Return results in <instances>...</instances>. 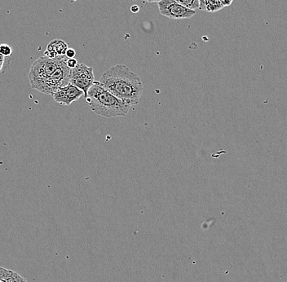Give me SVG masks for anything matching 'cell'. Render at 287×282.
Returning a JSON list of instances; mask_svg holds the SVG:
<instances>
[{
    "label": "cell",
    "mask_w": 287,
    "mask_h": 282,
    "mask_svg": "<svg viewBox=\"0 0 287 282\" xmlns=\"http://www.w3.org/2000/svg\"><path fill=\"white\" fill-rule=\"evenodd\" d=\"M65 56L49 58L40 57L33 63L29 80L33 89L46 95L53 96L60 87L70 83L71 70Z\"/></svg>",
    "instance_id": "6da1fadb"
},
{
    "label": "cell",
    "mask_w": 287,
    "mask_h": 282,
    "mask_svg": "<svg viewBox=\"0 0 287 282\" xmlns=\"http://www.w3.org/2000/svg\"><path fill=\"white\" fill-rule=\"evenodd\" d=\"M99 83L127 105L132 106L140 103L144 91L141 79L125 65L110 67L102 75Z\"/></svg>",
    "instance_id": "7a4b0ae2"
},
{
    "label": "cell",
    "mask_w": 287,
    "mask_h": 282,
    "mask_svg": "<svg viewBox=\"0 0 287 282\" xmlns=\"http://www.w3.org/2000/svg\"><path fill=\"white\" fill-rule=\"evenodd\" d=\"M85 98L94 113L109 119L124 117L131 107L102 87L99 82H95Z\"/></svg>",
    "instance_id": "3957f363"
},
{
    "label": "cell",
    "mask_w": 287,
    "mask_h": 282,
    "mask_svg": "<svg viewBox=\"0 0 287 282\" xmlns=\"http://www.w3.org/2000/svg\"><path fill=\"white\" fill-rule=\"evenodd\" d=\"M93 69L84 64H79L78 66L71 70L70 83L75 87L81 89L87 97L89 89L95 83Z\"/></svg>",
    "instance_id": "277c9868"
},
{
    "label": "cell",
    "mask_w": 287,
    "mask_h": 282,
    "mask_svg": "<svg viewBox=\"0 0 287 282\" xmlns=\"http://www.w3.org/2000/svg\"><path fill=\"white\" fill-rule=\"evenodd\" d=\"M158 5L162 16L174 20L191 18L196 14V11L185 8L176 0H162L158 3Z\"/></svg>",
    "instance_id": "5b68a950"
},
{
    "label": "cell",
    "mask_w": 287,
    "mask_h": 282,
    "mask_svg": "<svg viewBox=\"0 0 287 282\" xmlns=\"http://www.w3.org/2000/svg\"><path fill=\"white\" fill-rule=\"evenodd\" d=\"M83 96H84V92L82 91L81 89L69 83L65 87H60L53 94V97L55 101L57 103L68 106L80 99Z\"/></svg>",
    "instance_id": "8992f818"
},
{
    "label": "cell",
    "mask_w": 287,
    "mask_h": 282,
    "mask_svg": "<svg viewBox=\"0 0 287 282\" xmlns=\"http://www.w3.org/2000/svg\"><path fill=\"white\" fill-rule=\"evenodd\" d=\"M69 49L68 44L61 39H55L51 41L47 45V50L45 51V57L49 58H57L63 57L66 54L67 50Z\"/></svg>",
    "instance_id": "52a82bcc"
},
{
    "label": "cell",
    "mask_w": 287,
    "mask_h": 282,
    "mask_svg": "<svg viewBox=\"0 0 287 282\" xmlns=\"http://www.w3.org/2000/svg\"><path fill=\"white\" fill-rule=\"evenodd\" d=\"M224 8L219 0H200V10L214 12Z\"/></svg>",
    "instance_id": "ba28073f"
},
{
    "label": "cell",
    "mask_w": 287,
    "mask_h": 282,
    "mask_svg": "<svg viewBox=\"0 0 287 282\" xmlns=\"http://www.w3.org/2000/svg\"><path fill=\"white\" fill-rule=\"evenodd\" d=\"M176 1L191 10L197 11L200 8V0H176Z\"/></svg>",
    "instance_id": "9c48e42d"
},
{
    "label": "cell",
    "mask_w": 287,
    "mask_h": 282,
    "mask_svg": "<svg viewBox=\"0 0 287 282\" xmlns=\"http://www.w3.org/2000/svg\"><path fill=\"white\" fill-rule=\"evenodd\" d=\"M12 54V49L7 43H2L0 45V55H3L4 57H10Z\"/></svg>",
    "instance_id": "30bf717a"
},
{
    "label": "cell",
    "mask_w": 287,
    "mask_h": 282,
    "mask_svg": "<svg viewBox=\"0 0 287 282\" xmlns=\"http://www.w3.org/2000/svg\"><path fill=\"white\" fill-rule=\"evenodd\" d=\"M79 64V61L75 58L68 59V61H67V65H68V67H69L70 69L76 68Z\"/></svg>",
    "instance_id": "8fae6325"
},
{
    "label": "cell",
    "mask_w": 287,
    "mask_h": 282,
    "mask_svg": "<svg viewBox=\"0 0 287 282\" xmlns=\"http://www.w3.org/2000/svg\"><path fill=\"white\" fill-rule=\"evenodd\" d=\"M75 56H76V52H75V49H69L67 50L66 54H65V57H66L67 58H75Z\"/></svg>",
    "instance_id": "7c38bea8"
},
{
    "label": "cell",
    "mask_w": 287,
    "mask_h": 282,
    "mask_svg": "<svg viewBox=\"0 0 287 282\" xmlns=\"http://www.w3.org/2000/svg\"><path fill=\"white\" fill-rule=\"evenodd\" d=\"M219 1L221 3L224 7L229 6L233 2V0H219Z\"/></svg>",
    "instance_id": "4fadbf2b"
},
{
    "label": "cell",
    "mask_w": 287,
    "mask_h": 282,
    "mask_svg": "<svg viewBox=\"0 0 287 282\" xmlns=\"http://www.w3.org/2000/svg\"><path fill=\"white\" fill-rule=\"evenodd\" d=\"M4 60H5V57H4L3 55H0V69L2 73L4 72Z\"/></svg>",
    "instance_id": "5bb4252c"
},
{
    "label": "cell",
    "mask_w": 287,
    "mask_h": 282,
    "mask_svg": "<svg viewBox=\"0 0 287 282\" xmlns=\"http://www.w3.org/2000/svg\"><path fill=\"white\" fill-rule=\"evenodd\" d=\"M139 10H140V8H139L137 5H133V6L131 8V11H132V12H133V13H137V12H139Z\"/></svg>",
    "instance_id": "9a60e30c"
},
{
    "label": "cell",
    "mask_w": 287,
    "mask_h": 282,
    "mask_svg": "<svg viewBox=\"0 0 287 282\" xmlns=\"http://www.w3.org/2000/svg\"><path fill=\"white\" fill-rule=\"evenodd\" d=\"M144 1H146L147 3H159L162 0H144Z\"/></svg>",
    "instance_id": "2e32d148"
}]
</instances>
